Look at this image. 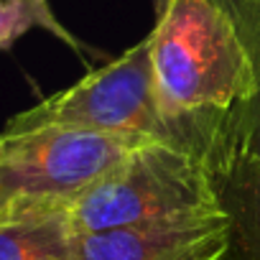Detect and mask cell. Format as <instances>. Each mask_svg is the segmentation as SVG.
I'll list each match as a JSON object with an SVG mask.
<instances>
[{
  "mask_svg": "<svg viewBox=\"0 0 260 260\" xmlns=\"http://www.w3.org/2000/svg\"><path fill=\"white\" fill-rule=\"evenodd\" d=\"M230 245L224 212L122 227L107 232H77L74 260H222Z\"/></svg>",
  "mask_w": 260,
  "mask_h": 260,
  "instance_id": "cell-5",
  "label": "cell"
},
{
  "mask_svg": "<svg viewBox=\"0 0 260 260\" xmlns=\"http://www.w3.org/2000/svg\"><path fill=\"white\" fill-rule=\"evenodd\" d=\"M31 28L51 31L67 44L77 46L72 34L56 21L49 0H0V51L11 49Z\"/></svg>",
  "mask_w": 260,
  "mask_h": 260,
  "instance_id": "cell-8",
  "label": "cell"
},
{
  "mask_svg": "<svg viewBox=\"0 0 260 260\" xmlns=\"http://www.w3.org/2000/svg\"><path fill=\"white\" fill-rule=\"evenodd\" d=\"M138 143L143 141L59 125L3 130L0 214L69 209Z\"/></svg>",
  "mask_w": 260,
  "mask_h": 260,
  "instance_id": "cell-3",
  "label": "cell"
},
{
  "mask_svg": "<svg viewBox=\"0 0 260 260\" xmlns=\"http://www.w3.org/2000/svg\"><path fill=\"white\" fill-rule=\"evenodd\" d=\"M237 156L260 158V59H257V89L250 100L245 117L240 122V151Z\"/></svg>",
  "mask_w": 260,
  "mask_h": 260,
  "instance_id": "cell-9",
  "label": "cell"
},
{
  "mask_svg": "<svg viewBox=\"0 0 260 260\" xmlns=\"http://www.w3.org/2000/svg\"><path fill=\"white\" fill-rule=\"evenodd\" d=\"M217 184L230 219V245L222 260H260V158L237 156Z\"/></svg>",
  "mask_w": 260,
  "mask_h": 260,
  "instance_id": "cell-6",
  "label": "cell"
},
{
  "mask_svg": "<svg viewBox=\"0 0 260 260\" xmlns=\"http://www.w3.org/2000/svg\"><path fill=\"white\" fill-rule=\"evenodd\" d=\"M217 212H224L217 174L199 156L143 141L69 207V222L74 232H107Z\"/></svg>",
  "mask_w": 260,
  "mask_h": 260,
  "instance_id": "cell-2",
  "label": "cell"
},
{
  "mask_svg": "<svg viewBox=\"0 0 260 260\" xmlns=\"http://www.w3.org/2000/svg\"><path fill=\"white\" fill-rule=\"evenodd\" d=\"M69 209L0 214V260H74Z\"/></svg>",
  "mask_w": 260,
  "mask_h": 260,
  "instance_id": "cell-7",
  "label": "cell"
},
{
  "mask_svg": "<svg viewBox=\"0 0 260 260\" xmlns=\"http://www.w3.org/2000/svg\"><path fill=\"white\" fill-rule=\"evenodd\" d=\"M169 3H171V0H151V6H153V13L158 16V13H161V11H164V8H166Z\"/></svg>",
  "mask_w": 260,
  "mask_h": 260,
  "instance_id": "cell-11",
  "label": "cell"
},
{
  "mask_svg": "<svg viewBox=\"0 0 260 260\" xmlns=\"http://www.w3.org/2000/svg\"><path fill=\"white\" fill-rule=\"evenodd\" d=\"M148 36L169 143L219 176L237 158L240 122L257 89V56L230 0H171Z\"/></svg>",
  "mask_w": 260,
  "mask_h": 260,
  "instance_id": "cell-1",
  "label": "cell"
},
{
  "mask_svg": "<svg viewBox=\"0 0 260 260\" xmlns=\"http://www.w3.org/2000/svg\"><path fill=\"white\" fill-rule=\"evenodd\" d=\"M41 125L169 143L153 89L151 36L89 72L77 84L13 115L3 130H28Z\"/></svg>",
  "mask_w": 260,
  "mask_h": 260,
  "instance_id": "cell-4",
  "label": "cell"
},
{
  "mask_svg": "<svg viewBox=\"0 0 260 260\" xmlns=\"http://www.w3.org/2000/svg\"><path fill=\"white\" fill-rule=\"evenodd\" d=\"M230 6H232L255 56L260 59V0H230Z\"/></svg>",
  "mask_w": 260,
  "mask_h": 260,
  "instance_id": "cell-10",
  "label": "cell"
}]
</instances>
